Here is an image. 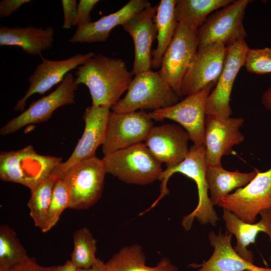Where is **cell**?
Masks as SVG:
<instances>
[{"mask_svg": "<svg viewBox=\"0 0 271 271\" xmlns=\"http://www.w3.org/2000/svg\"><path fill=\"white\" fill-rule=\"evenodd\" d=\"M75 82L89 89L92 105L111 108L127 91L133 74L125 62L118 58L94 55L79 66Z\"/></svg>", "mask_w": 271, "mask_h": 271, "instance_id": "1", "label": "cell"}, {"mask_svg": "<svg viewBox=\"0 0 271 271\" xmlns=\"http://www.w3.org/2000/svg\"><path fill=\"white\" fill-rule=\"evenodd\" d=\"M64 22L63 28L69 29L74 26L77 14V1L76 0H62Z\"/></svg>", "mask_w": 271, "mask_h": 271, "instance_id": "33", "label": "cell"}, {"mask_svg": "<svg viewBox=\"0 0 271 271\" xmlns=\"http://www.w3.org/2000/svg\"><path fill=\"white\" fill-rule=\"evenodd\" d=\"M259 214L260 220L256 223H249L239 219L232 212L223 209L222 218L228 233L234 235L236 244L233 247L235 251L245 260L253 263L252 252L247 249L254 243L257 235L264 232L268 236L271 243V209L262 210Z\"/></svg>", "mask_w": 271, "mask_h": 271, "instance_id": "21", "label": "cell"}, {"mask_svg": "<svg viewBox=\"0 0 271 271\" xmlns=\"http://www.w3.org/2000/svg\"><path fill=\"white\" fill-rule=\"evenodd\" d=\"M180 98L159 71L150 69L135 75L124 97L110 109L117 113L147 109L154 111L172 106Z\"/></svg>", "mask_w": 271, "mask_h": 271, "instance_id": "3", "label": "cell"}, {"mask_svg": "<svg viewBox=\"0 0 271 271\" xmlns=\"http://www.w3.org/2000/svg\"><path fill=\"white\" fill-rule=\"evenodd\" d=\"M78 87L73 75L68 73L54 91L33 101L22 113L6 123L0 129L1 135L7 136L28 125L47 121L57 108L74 103Z\"/></svg>", "mask_w": 271, "mask_h": 271, "instance_id": "12", "label": "cell"}, {"mask_svg": "<svg viewBox=\"0 0 271 271\" xmlns=\"http://www.w3.org/2000/svg\"><path fill=\"white\" fill-rule=\"evenodd\" d=\"M198 46L197 30L179 23L174 37L164 55L158 71L179 96L182 81Z\"/></svg>", "mask_w": 271, "mask_h": 271, "instance_id": "10", "label": "cell"}, {"mask_svg": "<svg viewBox=\"0 0 271 271\" xmlns=\"http://www.w3.org/2000/svg\"><path fill=\"white\" fill-rule=\"evenodd\" d=\"M244 120L240 117L222 118L206 115L204 146L207 166L221 165L222 157L231 154L233 147L244 141V136L239 130Z\"/></svg>", "mask_w": 271, "mask_h": 271, "instance_id": "16", "label": "cell"}, {"mask_svg": "<svg viewBox=\"0 0 271 271\" xmlns=\"http://www.w3.org/2000/svg\"><path fill=\"white\" fill-rule=\"evenodd\" d=\"M158 5L146 8L129 19L122 26L132 37L134 49L133 75L151 69L152 46L157 38V30L154 22Z\"/></svg>", "mask_w": 271, "mask_h": 271, "instance_id": "19", "label": "cell"}, {"mask_svg": "<svg viewBox=\"0 0 271 271\" xmlns=\"http://www.w3.org/2000/svg\"><path fill=\"white\" fill-rule=\"evenodd\" d=\"M207 167L205 146L193 145L181 162L173 167L166 168L163 171L159 180L161 182L160 194L146 211H148L155 207L169 193L167 184L170 178L174 174L180 173L195 182L198 194L197 205L191 213L183 217L182 221L183 227L185 230H189L195 219L202 225L210 224L215 225L218 217L208 194V186L206 176Z\"/></svg>", "mask_w": 271, "mask_h": 271, "instance_id": "2", "label": "cell"}, {"mask_svg": "<svg viewBox=\"0 0 271 271\" xmlns=\"http://www.w3.org/2000/svg\"><path fill=\"white\" fill-rule=\"evenodd\" d=\"M257 171L255 169L249 173H242L238 170L227 171L221 165L207 166L206 176L213 205H218L221 200L232 190L247 185Z\"/></svg>", "mask_w": 271, "mask_h": 271, "instance_id": "23", "label": "cell"}, {"mask_svg": "<svg viewBox=\"0 0 271 271\" xmlns=\"http://www.w3.org/2000/svg\"><path fill=\"white\" fill-rule=\"evenodd\" d=\"M69 198L66 187L61 179H59L54 187L46 221L43 232H47L54 226L66 208H69Z\"/></svg>", "mask_w": 271, "mask_h": 271, "instance_id": "30", "label": "cell"}, {"mask_svg": "<svg viewBox=\"0 0 271 271\" xmlns=\"http://www.w3.org/2000/svg\"><path fill=\"white\" fill-rule=\"evenodd\" d=\"M190 140L188 133L182 127L168 123L153 126L145 144L159 163L170 168L186 158Z\"/></svg>", "mask_w": 271, "mask_h": 271, "instance_id": "18", "label": "cell"}, {"mask_svg": "<svg viewBox=\"0 0 271 271\" xmlns=\"http://www.w3.org/2000/svg\"><path fill=\"white\" fill-rule=\"evenodd\" d=\"M215 85L211 83L172 106L149 112V116L157 121L168 119L178 123L188 133L194 145L204 146L207 101Z\"/></svg>", "mask_w": 271, "mask_h": 271, "instance_id": "9", "label": "cell"}, {"mask_svg": "<svg viewBox=\"0 0 271 271\" xmlns=\"http://www.w3.org/2000/svg\"><path fill=\"white\" fill-rule=\"evenodd\" d=\"M62 162L61 158L38 154L31 145L18 151H3L0 154V178L30 190Z\"/></svg>", "mask_w": 271, "mask_h": 271, "instance_id": "5", "label": "cell"}, {"mask_svg": "<svg viewBox=\"0 0 271 271\" xmlns=\"http://www.w3.org/2000/svg\"><path fill=\"white\" fill-rule=\"evenodd\" d=\"M77 271H106L105 263L98 258L97 261L89 268H78Z\"/></svg>", "mask_w": 271, "mask_h": 271, "instance_id": "37", "label": "cell"}, {"mask_svg": "<svg viewBox=\"0 0 271 271\" xmlns=\"http://www.w3.org/2000/svg\"><path fill=\"white\" fill-rule=\"evenodd\" d=\"M249 47L245 39L226 46V56L221 73L207 101L206 113L222 118H229L232 110L230 97L234 81L244 66Z\"/></svg>", "mask_w": 271, "mask_h": 271, "instance_id": "13", "label": "cell"}, {"mask_svg": "<svg viewBox=\"0 0 271 271\" xmlns=\"http://www.w3.org/2000/svg\"><path fill=\"white\" fill-rule=\"evenodd\" d=\"M151 5L147 0H130L116 12L77 28L69 41L71 43L104 42L115 27L122 26L132 16Z\"/></svg>", "mask_w": 271, "mask_h": 271, "instance_id": "20", "label": "cell"}, {"mask_svg": "<svg viewBox=\"0 0 271 271\" xmlns=\"http://www.w3.org/2000/svg\"><path fill=\"white\" fill-rule=\"evenodd\" d=\"M232 0H177V21L198 30L213 12L231 4Z\"/></svg>", "mask_w": 271, "mask_h": 271, "instance_id": "26", "label": "cell"}, {"mask_svg": "<svg viewBox=\"0 0 271 271\" xmlns=\"http://www.w3.org/2000/svg\"><path fill=\"white\" fill-rule=\"evenodd\" d=\"M218 205L245 222L254 223L262 210L271 209V167L258 170L247 185L223 197Z\"/></svg>", "mask_w": 271, "mask_h": 271, "instance_id": "8", "label": "cell"}, {"mask_svg": "<svg viewBox=\"0 0 271 271\" xmlns=\"http://www.w3.org/2000/svg\"><path fill=\"white\" fill-rule=\"evenodd\" d=\"M31 259L15 231L7 225L0 226V271H9Z\"/></svg>", "mask_w": 271, "mask_h": 271, "instance_id": "28", "label": "cell"}, {"mask_svg": "<svg viewBox=\"0 0 271 271\" xmlns=\"http://www.w3.org/2000/svg\"><path fill=\"white\" fill-rule=\"evenodd\" d=\"M153 126L149 113L143 110L125 113L110 111L102 145L104 156L145 142Z\"/></svg>", "mask_w": 271, "mask_h": 271, "instance_id": "11", "label": "cell"}, {"mask_svg": "<svg viewBox=\"0 0 271 271\" xmlns=\"http://www.w3.org/2000/svg\"><path fill=\"white\" fill-rule=\"evenodd\" d=\"M102 160L107 173L127 184H151L159 180L163 171L143 143L113 152Z\"/></svg>", "mask_w": 271, "mask_h": 271, "instance_id": "4", "label": "cell"}, {"mask_svg": "<svg viewBox=\"0 0 271 271\" xmlns=\"http://www.w3.org/2000/svg\"><path fill=\"white\" fill-rule=\"evenodd\" d=\"M54 34L51 26L42 29L32 25L14 28L1 26L0 46L19 47L29 55L41 57L42 51L52 47Z\"/></svg>", "mask_w": 271, "mask_h": 271, "instance_id": "22", "label": "cell"}, {"mask_svg": "<svg viewBox=\"0 0 271 271\" xmlns=\"http://www.w3.org/2000/svg\"><path fill=\"white\" fill-rule=\"evenodd\" d=\"M146 257L142 247L133 244L121 248L106 263V271H178L167 258H162L155 266L146 264Z\"/></svg>", "mask_w": 271, "mask_h": 271, "instance_id": "24", "label": "cell"}, {"mask_svg": "<svg viewBox=\"0 0 271 271\" xmlns=\"http://www.w3.org/2000/svg\"><path fill=\"white\" fill-rule=\"evenodd\" d=\"M250 2L233 1L208 17L197 30L198 47L216 43L226 47L239 40L245 39L247 33L243 20Z\"/></svg>", "mask_w": 271, "mask_h": 271, "instance_id": "7", "label": "cell"}, {"mask_svg": "<svg viewBox=\"0 0 271 271\" xmlns=\"http://www.w3.org/2000/svg\"><path fill=\"white\" fill-rule=\"evenodd\" d=\"M269 259H270V261L271 262V254H270V255Z\"/></svg>", "mask_w": 271, "mask_h": 271, "instance_id": "39", "label": "cell"}, {"mask_svg": "<svg viewBox=\"0 0 271 271\" xmlns=\"http://www.w3.org/2000/svg\"><path fill=\"white\" fill-rule=\"evenodd\" d=\"M226 47L211 44L198 47L180 87V96H189L216 83L222 71Z\"/></svg>", "mask_w": 271, "mask_h": 271, "instance_id": "15", "label": "cell"}, {"mask_svg": "<svg viewBox=\"0 0 271 271\" xmlns=\"http://www.w3.org/2000/svg\"><path fill=\"white\" fill-rule=\"evenodd\" d=\"M30 0H2L0 2V17H9Z\"/></svg>", "mask_w": 271, "mask_h": 271, "instance_id": "34", "label": "cell"}, {"mask_svg": "<svg viewBox=\"0 0 271 271\" xmlns=\"http://www.w3.org/2000/svg\"><path fill=\"white\" fill-rule=\"evenodd\" d=\"M55 266H42L31 258L30 260L9 271H54Z\"/></svg>", "mask_w": 271, "mask_h": 271, "instance_id": "35", "label": "cell"}, {"mask_svg": "<svg viewBox=\"0 0 271 271\" xmlns=\"http://www.w3.org/2000/svg\"><path fill=\"white\" fill-rule=\"evenodd\" d=\"M177 0H161L158 5L154 22L157 30V46L152 51L151 67L160 68L164 55L170 44L179 23L175 17Z\"/></svg>", "mask_w": 271, "mask_h": 271, "instance_id": "25", "label": "cell"}, {"mask_svg": "<svg viewBox=\"0 0 271 271\" xmlns=\"http://www.w3.org/2000/svg\"><path fill=\"white\" fill-rule=\"evenodd\" d=\"M245 271H251V270H245Z\"/></svg>", "mask_w": 271, "mask_h": 271, "instance_id": "40", "label": "cell"}, {"mask_svg": "<svg viewBox=\"0 0 271 271\" xmlns=\"http://www.w3.org/2000/svg\"><path fill=\"white\" fill-rule=\"evenodd\" d=\"M261 102L264 107L271 112V85L263 93Z\"/></svg>", "mask_w": 271, "mask_h": 271, "instance_id": "36", "label": "cell"}, {"mask_svg": "<svg viewBox=\"0 0 271 271\" xmlns=\"http://www.w3.org/2000/svg\"><path fill=\"white\" fill-rule=\"evenodd\" d=\"M102 159L94 157L70 168L60 178L69 198V208L85 209L101 196L106 174Z\"/></svg>", "mask_w": 271, "mask_h": 271, "instance_id": "6", "label": "cell"}, {"mask_svg": "<svg viewBox=\"0 0 271 271\" xmlns=\"http://www.w3.org/2000/svg\"><path fill=\"white\" fill-rule=\"evenodd\" d=\"M73 241L70 260L77 268L91 267L98 259L95 256L96 240L87 228L83 227L74 232Z\"/></svg>", "mask_w": 271, "mask_h": 271, "instance_id": "29", "label": "cell"}, {"mask_svg": "<svg viewBox=\"0 0 271 271\" xmlns=\"http://www.w3.org/2000/svg\"><path fill=\"white\" fill-rule=\"evenodd\" d=\"M98 0H80L77 7V14L74 26L80 28L91 23L90 13Z\"/></svg>", "mask_w": 271, "mask_h": 271, "instance_id": "32", "label": "cell"}, {"mask_svg": "<svg viewBox=\"0 0 271 271\" xmlns=\"http://www.w3.org/2000/svg\"><path fill=\"white\" fill-rule=\"evenodd\" d=\"M247 71L256 74L271 73V47L249 48L245 59Z\"/></svg>", "mask_w": 271, "mask_h": 271, "instance_id": "31", "label": "cell"}, {"mask_svg": "<svg viewBox=\"0 0 271 271\" xmlns=\"http://www.w3.org/2000/svg\"><path fill=\"white\" fill-rule=\"evenodd\" d=\"M94 55L93 52L77 54L58 61L48 60L41 56V62L37 65L29 78V87L23 97L18 101L14 110L24 111L27 101L32 95L36 93L44 94L54 86L61 82L70 71L83 64Z\"/></svg>", "mask_w": 271, "mask_h": 271, "instance_id": "17", "label": "cell"}, {"mask_svg": "<svg viewBox=\"0 0 271 271\" xmlns=\"http://www.w3.org/2000/svg\"><path fill=\"white\" fill-rule=\"evenodd\" d=\"M110 111V108L92 105L86 108L81 138L70 157L58 165L52 174L60 178L72 166L95 157L97 149L104 143Z\"/></svg>", "mask_w": 271, "mask_h": 271, "instance_id": "14", "label": "cell"}, {"mask_svg": "<svg viewBox=\"0 0 271 271\" xmlns=\"http://www.w3.org/2000/svg\"><path fill=\"white\" fill-rule=\"evenodd\" d=\"M59 178L50 174L33 188L27 206L34 225L42 231L44 228L54 187Z\"/></svg>", "mask_w": 271, "mask_h": 271, "instance_id": "27", "label": "cell"}, {"mask_svg": "<svg viewBox=\"0 0 271 271\" xmlns=\"http://www.w3.org/2000/svg\"><path fill=\"white\" fill-rule=\"evenodd\" d=\"M77 269L70 260H68L62 265L55 266L54 271H77Z\"/></svg>", "mask_w": 271, "mask_h": 271, "instance_id": "38", "label": "cell"}]
</instances>
